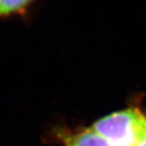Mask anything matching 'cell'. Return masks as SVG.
I'll return each instance as SVG.
<instances>
[{
    "label": "cell",
    "mask_w": 146,
    "mask_h": 146,
    "mask_svg": "<svg viewBox=\"0 0 146 146\" xmlns=\"http://www.w3.org/2000/svg\"><path fill=\"white\" fill-rule=\"evenodd\" d=\"M36 0H0V18L25 14Z\"/></svg>",
    "instance_id": "3957f363"
},
{
    "label": "cell",
    "mask_w": 146,
    "mask_h": 146,
    "mask_svg": "<svg viewBox=\"0 0 146 146\" xmlns=\"http://www.w3.org/2000/svg\"><path fill=\"white\" fill-rule=\"evenodd\" d=\"M138 146H146V138H145V139L142 140V142Z\"/></svg>",
    "instance_id": "277c9868"
},
{
    "label": "cell",
    "mask_w": 146,
    "mask_h": 146,
    "mask_svg": "<svg viewBox=\"0 0 146 146\" xmlns=\"http://www.w3.org/2000/svg\"><path fill=\"white\" fill-rule=\"evenodd\" d=\"M60 138L65 146H110L91 128L75 132H63Z\"/></svg>",
    "instance_id": "7a4b0ae2"
},
{
    "label": "cell",
    "mask_w": 146,
    "mask_h": 146,
    "mask_svg": "<svg viewBox=\"0 0 146 146\" xmlns=\"http://www.w3.org/2000/svg\"><path fill=\"white\" fill-rule=\"evenodd\" d=\"M90 128L110 146H138L146 138V115L125 109L103 117Z\"/></svg>",
    "instance_id": "6da1fadb"
}]
</instances>
